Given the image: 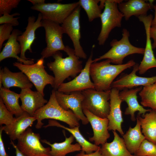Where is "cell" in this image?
I'll list each match as a JSON object with an SVG mask.
<instances>
[{"instance_id":"4316f807","label":"cell","mask_w":156,"mask_h":156,"mask_svg":"<svg viewBox=\"0 0 156 156\" xmlns=\"http://www.w3.org/2000/svg\"><path fill=\"white\" fill-rule=\"evenodd\" d=\"M51 126L61 128L69 131L81 146L82 151L86 154L90 153L100 150V146L90 143L85 139L79 131V126L73 128H68L61 124L55 120L50 119L48 120V124L43 127L46 128Z\"/></svg>"},{"instance_id":"6da1fadb","label":"cell","mask_w":156,"mask_h":156,"mask_svg":"<svg viewBox=\"0 0 156 156\" xmlns=\"http://www.w3.org/2000/svg\"><path fill=\"white\" fill-rule=\"evenodd\" d=\"M64 51L68 55L67 57L63 58L62 53L57 51L52 56L54 61L47 64L49 69L54 74L53 88L55 90L65 79L69 77H75L83 69L82 61L76 55L74 49L66 45Z\"/></svg>"},{"instance_id":"f1b7e54d","label":"cell","mask_w":156,"mask_h":156,"mask_svg":"<svg viewBox=\"0 0 156 156\" xmlns=\"http://www.w3.org/2000/svg\"><path fill=\"white\" fill-rule=\"evenodd\" d=\"M142 116H138L137 117L140 122L142 132L146 139L156 144V112L151 110Z\"/></svg>"},{"instance_id":"60d3db41","label":"cell","mask_w":156,"mask_h":156,"mask_svg":"<svg viewBox=\"0 0 156 156\" xmlns=\"http://www.w3.org/2000/svg\"><path fill=\"white\" fill-rule=\"evenodd\" d=\"M10 144H11L15 150L16 156H25L19 150L17 146L12 140H11Z\"/></svg>"},{"instance_id":"44dd1931","label":"cell","mask_w":156,"mask_h":156,"mask_svg":"<svg viewBox=\"0 0 156 156\" xmlns=\"http://www.w3.org/2000/svg\"><path fill=\"white\" fill-rule=\"evenodd\" d=\"M153 0L147 2L144 0H129L118 4L119 11L126 21L132 16L138 17L140 16L147 15L148 11L153 8Z\"/></svg>"},{"instance_id":"8d00e7d4","label":"cell","mask_w":156,"mask_h":156,"mask_svg":"<svg viewBox=\"0 0 156 156\" xmlns=\"http://www.w3.org/2000/svg\"><path fill=\"white\" fill-rule=\"evenodd\" d=\"M18 13L16 12L11 14H5L0 17V24H9L13 26L18 25L19 24L18 19L20 17L14 18L16 16L20 15Z\"/></svg>"},{"instance_id":"7a4b0ae2","label":"cell","mask_w":156,"mask_h":156,"mask_svg":"<svg viewBox=\"0 0 156 156\" xmlns=\"http://www.w3.org/2000/svg\"><path fill=\"white\" fill-rule=\"evenodd\" d=\"M111 63L109 60L106 59L91 64L90 76L96 90H111V84L116 78L124 70L133 67L136 64L133 60L120 65L112 64Z\"/></svg>"},{"instance_id":"1f68e13d","label":"cell","mask_w":156,"mask_h":156,"mask_svg":"<svg viewBox=\"0 0 156 156\" xmlns=\"http://www.w3.org/2000/svg\"><path fill=\"white\" fill-rule=\"evenodd\" d=\"M78 2L79 5L85 11L89 22L100 18L103 9L98 4L100 0H79Z\"/></svg>"},{"instance_id":"74e56055","label":"cell","mask_w":156,"mask_h":156,"mask_svg":"<svg viewBox=\"0 0 156 156\" xmlns=\"http://www.w3.org/2000/svg\"><path fill=\"white\" fill-rule=\"evenodd\" d=\"M3 130V126L0 127V156H9L6 153L3 142L2 134Z\"/></svg>"},{"instance_id":"277c9868","label":"cell","mask_w":156,"mask_h":156,"mask_svg":"<svg viewBox=\"0 0 156 156\" xmlns=\"http://www.w3.org/2000/svg\"><path fill=\"white\" fill-rule=\"evenodd\" d=\"M129 31L126 29L122 30V37L118 40H113L110 42L111 48L102 55L93 60L96 62L103 59H108L111 63L116 65L122 64L123 60L127 56L134 54L144 55V48L134 46L130 42Z\"/></svg>"},{"instance_id":"d6986e66","label":"cell","mask_w":156,"mask_h":156,"mask_svg":"<svg viewBox=\"0 0 156 156\" xmlns=\"http://www.w3.org/2000/svg\"><path fill=\"white\" fill-rule=\"evenodd\" d=\"M20 94L22 109L31 116H33L35 112L48 102L41 93L30 88L21 89Z\"/></svg>"},{"instance_id":"8fae6325","label":"cell","mask_w":156,"mask_h":156,"mask_svg":"<svg viewBox=\"0 0 156 156\" xmlns=\"http://www.w3.org/2000/svg\"><path fill=\"white\" fill-rule=\"evenodd\" d=\"M81 7L79 6L62 24L64 34L71 40L76 55L79 58L86 59L87 56L81 45L80 22Z\"/></svg>"},{"instance_id":"d4e9b609","label":"cell","mask_w":156,"mask_h":156,"mask_svg":"<svg viewBox=\"0 0 156 156\" xmlns=\"http://www.w3.org/2000/svg\"><path fill=\"white\" fill-rule=\"evenodd\" d=\"M63 132L65 139L62 142L51 144L45 139L41 140L42 142L51 146L50 152L51 156H66L68 153L81 150V147L78 143L74 144H72L75 138L73 135L71 134L69 137L67 138L64 130H63Z\"/></svg>"},{"instance_id":"9a60e30c","label":"cell","mask_w":156,"mask_h":156,"mask_svg":"<svg viewBox=\"0 0 156 156\" xmlns=\"http://www.w3.org/2000/svg\"><path fill=\"white\" fill-rule=\"evenodd\" d=\"M139 64H136L133 66L132 71L129 74L122 75L116 81H113L111 88H115L120 90L125 89H130L140 86L143 87L153 84L156 82V75L151 77H143L137 76L136 73L138 71Z\"/></svg>"},{"instance_id":"ffe728a7","label":"cell","mask_w":156,"mask_h":156,"mask_svg":"<svg viewBox=\"0 0 156 156\" xmlns=\"http://www.w3.org/2000/svg\"><path fill=\"white\" fill-rule=\"evenodd\" d=\"M142 88V87L140 86L135 88L125 89L119 93L120 98L122 101L126 102L128 105L124 113L126 115H130L131 119L133 121L136 120L135 116L136 112H138V116H140L141 114L144 115L146 112L151 110L144 108L138 101L137 94Z\"/></svg>"},{"instance_id":"cb8c5ba5","label":"cell","mask_w":156,"mask_h":156,"mask_svg":"<svg viewBox=\"0 0 156 156\" xmlns=\"http://www.w3.org/2000/svg\"><path fill=\"white\" fill-rule=\"evenodd\" d=\"M36 118L24 112L21 116L15 117L14 122L8 126H3V131L9 137L11 140L14 141L27 129L31 127Z\"/></svg>"},{"instance_id":"9c48e42d","label":"cell","mask_w":156,"mask_h":156,"mask_svg":"<svg viewBox=\"0 0 156 156\" xmlns=\"http://www.w3.org/2000/svg\"><path fill=\"white\" fill-rule=\"evenodd\" d=\"M79 5L78 1L66 4L45 3L33 5L31 9L39 12L42 14L43 20L62 24Z\"/></svg>"},{"instance_id":"d6a6232c","label":"cell","mask_w":156,"mask_h":156,"mask_svg":"<svg viewBox=\"0 0 156 156\" xmlns=\"http://www.w3.org/2000/svg\"><path fill=\"white\" fill-rule=\"evenodd\" d=\"M134 155L137 156H156V144L145 139Z\"/></svg>"},{"instance_id":"5b68a950","label":"cell","mask_w":156,"mask_h":156,"mask_svg":"<svg viewBox=\"0 0 156 156\" xmlns=\"http://www.w3.org/2000/svg\"><path fill=\"white\" fill-rule=\"evenodd\" d=\"M122 1V0H105L104 10L100 17L101 27L97 38L99 45H104L113 29L121 27L124 16L118 9V4Z\"/></svg>"},{"instance_id":"ba28073f","label":"cell","mask_w":156,"mask_h":156,"mask_svg":"<svg viewBox=\"0 0 156 156\" xmlns=\"http://www.w3.org/2000/svg\"><path fill=\"white\" fill-rule=\"evenodd\" d=\"M42 27L45 31L46 47L42 51V57L44 59L53 56L56 52L64 51L63 35L64 32L60 24L48 20H42Z\"/></svg>"},{"instance_id":"e0dca14e","label":"cell","mask_w":156,"mask_h":156,"mask_svg":"<svg viewBox=\"0 0 156 156\" xmlns=\"http://www.w3.org/2000/svg\"><path fill=\"white\" fill-rule=\"evenodd\" d=\"M83 111L93 130V135L89 138V141L94 142V144L97 146L106 142L110 136L108 130L109 121L108 118L99 117L86 109H83Z\"/></svg>"},{"instance_id":"b9f144b4","label":"cell","mask_w":156,"mask_h":156,"mask_svg":"<svg viewBox=\"0 0 156 156\" xmlns=\"http://www.w3.org/2000/svg\"><path fill=\"white\" fill-rule=\"evenodd\" d=\"M153 8L155 10V16L152 21L151 27H156V4L154 5Z\"/></svg>"},{"instance_id":"ee69618b","label":"cell","mask_w":156,"mask_h":156,"mask_svg":"<svg viewBox=\"0 0 156 156\" xmlns=\"http://www.w3.org/2000/svg\"><path fill=\"white\" fill-rule=\"evenodd\" d=\"M133 156H137L134 155Z\"/></svg>"},{"instance_id":"5bb4252c","label":"cell","mask_w":156,"mask_h":156,"mask_svg":"<svg viewBox=\"0 0 156 156\" xmlns=\"http://www.w3.org/2000/svg\"><path fill=\"white\" fill-rule=\"evenodd\" d=\"M138 18L139 20L144 24L146 36V44L144 57L138 66L139 73L140 74L142 75L150 68H156V59L153 53L150 35V30L153 16L150 14L146 16H140Z\"/></svg>"},{"instance_id":"4fadbf2b","label":"cell","mask_w":156,"mask_h":156,"mask_svg":"<svg viewBox=\"0 0 156 156\" xmlns=\"http://www.w3.org/2000/svg\"><path fill=\"white\" fill-rule=\"evenodd\" d=\"M55 95L57 102L62 108L72 111L83 125L89 122L83 111L82 103L84 96L82 92H74L67 94L55 90Z\"/></svg>"},{"instance_id":"8992f818","label":"cell","mask_w":156,"mask_h":156,"mask_svg":"<svg viewBox=\"0 0 156 156\" xmlns=\"http://www.w3.org/2000/svg\"><path fill=\"white\" fill-rule=\"evenodd\" d=\"M111 90L98 91L88 89L82 91L84 98L82 103V109H86L102 118H107L110 110Z\"/></svg>"},{"instance_id":"7402d4cb","label":"cell","mask_w":156,"mask_h":156,"mask_svg":"<svg viewBox=\"0 0 156 156\" xmlns=\"http://www.w3.org/2000/svg\"><path fill=\"white\" fill-rule=\"evenodd\" d=\"M22 34V32L18 29H13L10 37L5 43L3 50L0 53V62L10 57L15 58L17 62L24 64L30 65L34 64V60H23L18 55L21 51V46L17 41L18 37Z\"/></svg>"},{"instance_id":"e575fe53","label":"cell","mask_w":156,"mask_h":156,"mask_svg":"<svg viewBox=\"0 0 156 156\" xmlns=\"http://www.w3.org/2000/svg\"><path fill=\"white\" fill-rule=\"evenodd\" d=\"M20 0H0V16L5 14H10L12 10L17 7Z\"/></svg>"},{"instance_id":"3957f363","label":"cell","mask_w":156,"mask_h":156,"mask_svg":"<svg viewBox=\"0 0 156 156\" xmlns=\"http://www.w3.org/2000/svg\"><path fill=\"white\" fill-rule=\"evenodd\" d=\"M55 91L54 89L52 90L48 102L34 113L33 116L37 120L36 128H41L44 125L42 121L45 119L63 122L68 125L70 128L79 126V120L73 112L70 109L65 110L59 105L56 98Z\"/></svg>"},{"instance_id":"ac0fdd59","label":"cell","mask_w":156,"mask_h":156,"mask_svg":"<svg viewBox=\"0 0 156 156\" xmlns=\"http://www.w3.org/2000/svg\"><path fill=\"white\" fill-rule=\"evenodd\" d=\"M119 90L115 88L111 89L110 96V110L107 117L109 122V131L117 130L122 136L124 134L121 125L123 122L121 104L122 101L119 96Z\"/></svg>"},{"instance_id":"2e32d148","label":"cell","mask_w":156,"mask_h":156,"mask_svg":"<svg viewBox=\"0 0 156 156\" xmlns=\"http://www.w3.org/2000/svg\"><path fill=\"white\" fill-rule=\"evenodd\" d=\"M42 18L40 13H39L36 20L34 16L29 17L27 25L25 31L18 37L17 41L21 48L20 57L22 59L25 60L32 59L26 58L25 53L27 50H29L31 53L32 52L31 46L36 38L35 32L37 29L42 27Z\"/></svg>"},{"instance_id":"603a6c76","label":"cell","mask_w":156,"mask_h":156,"mask_svg":"<svg viewBox=\"0 0 156 156\" xmlns=\"http://www.w3.org/2000/svg\"><path fill=\"white\" fill-rule=\"evenodd\" d=\"M0 74L2 76V83L3 87L9 89L17 87L21 89L31 88L33 83L27 76L22 71L12 72L6 66L0 69Z\"/></svg>"},{"instance_id":"f546056e","label":"cell","mask_w":156,"mask_h":156,"mask_svg":"<svg viewBox=\"0 0 156 156\" xmlns=\"http://www.w3.org/2000/svg\"><path fill=\"white\" fill-rule=\"evenodd\" d=\"M0 96L8 109L16 117L23 114L24 112L19 103L20 94L2 87L0 90Z\"/></svg>"},{"instance_id":"f35d334b","label":"cell","mask_w":156,"mask_h":156,"mask_svg":"<svg viewBox=\"0 0 156 156\" xmlns=\"http://www.w3.org/2000/svg\"><path fill=\"white\" fill-rule=\"evenodd\" d=\"M150 35L151 38H153V42L152 44L153 49L156 48V27H151L150 30Z\"/></svg>"},{"instance_id":"7c38bea8","label":"cell","mask_w":156,"mask_h":156,"mask_svg":"<svg viewBox=\"0 0 156 156\" xmlns=\"http://www.w3.org/2000/svg\"><path fill=\"white\" fill-rule=\"evenodd\" d=\"M92 51L84 67L79 75L73 80L63 83L58 87L57 90L65 94L74 92H82L88 89H94V84L90 78V67L93 62Z\"/></svg>"},{"instance_id":"30bf717a","label":"cell","mask_w":156,"mask_h":156,"mask_svg":"<svg viewBox=\"0 0 156 156\" xmlns=\"http://www.w3.org/2000/svg\"><path fill=\"white\" fill-rule=\"evenodd\" d=\"M40 138L39 133H34L29 128L18 138L16 146L25 156H51V148L44 147Z\"/></svg>"},{"instance_id":"d590c367","label":"cell","mask_w":156,"mask_h":156,"mask_svg":"<svg viewBox=\"0 0 156 156\" xmlns=\"http://www.w3.org/2000/svg\"><path fill=\"white\" fill-rule=\"evenodd\" d=\"M13 26L9 24H4L0 26V50L2 47L4 42L8 40L13 31Z\"/></svg>"},{"instance_id":"7bdbcfd3","label":"cell","mask_w":156,"mask_h":156,"mask_svg":"<svg viewBox=\"0 0 156 156\" xmlns=\"http://www.w3.org/2000/svg\"><path fill=\"white\" fill-rule=\"evenodd\" d=\"M28 1L31 2L33 5H40L45 3L44 0H28Z\"/></svg>"},{"instance_id":"ab89813d","label":"cell","mask_w":156,"mask_h":156,"mask_svg":"<svg viewBox=\"0 0 156 156\" xmlns=\"http://www.w3.org/2000/svg\"><path fill=\"white\" fill-rule=\"evenodd\" d=\"M75 156H102L99 150L89 154H86L82 151Z\"/></svg>"},{"instance_id":"83f0119b","label":"cell","mask_w":156,"mask_h":156,"mask_svg":"<svg viewBox=\"0 0 156 156\" xmlns=\"http://www.w3.org/2000/svg\"><path fill=\"white\" fill-rule=\"evenodd\" d=\"M135 126L133 128L131 127L123 136L126 148L131 154H135L141 144L145 139L141 130L140 122L137 118Z\"/></svg>"},{"instance_id":"52a82bcc","label":"cell","mask_w":156,"mask_h":156,"mask_svg":"<svg viewBox=\"0 0 156 156\" xmlns=\"http://www.w3.org/2000/svg\"><path fill=\"white\" fill-rule=\"evenodd\" d=\"M44 58L42 57L37 62L30 65H26L15 62L13 65L24 73L35 86L37 91L44 96V90L47 85L50 84L53 88L54 77L46 72L44 65Z\"/></svg>"},{"instance_id":"4dcf8cb0","label":"cell","mask_w":156,"mask_h":156,"mask_svg":"<svg viewBox=\"0 0 156 156\" xmlns=\"http://www.w3.org/2000/svg\"><path fill=\"white\" fill-rule=\"evenodd\" d=\"M139 94L142 106L150 107L156 112V82L143 87Z\"/></svg>"},{"instance_id":"f6af8a7d","label":"cell","mask_w":156,"mask_h":156,"mask_svg":"<svg viewBox=\"0 0 156 156\" xmlns=\"http://www.w3.org/2000/svg\"></svg>"},{"instance_id":"836d02e7","label":"cell","mask_w":156,"mask_h":156,"mask_svg":"<svg viewBox=\"0 0 156 156\" xmlns=\"http://www.w3.org/2000/svg\"><path fill=\"white\" fill-rule=\"evenodd\" d=\"M13 114L7 109L2 99L0 98V125L4 124L6 126L12 124L14 121L15 118Z\"/></svg>"},{"instance_id":"484cf974","label":"cell","mask_w":156,"mask_h":156,"mask_svg":"<svg viewBox=\"0 0 156 156\" xmlns=\"http://www.w3.org/2000/svg\"><path fill=\"white\" fill-rule=\"evenodd\" d=\"M114 139L109 143L101 145L99 151L102 156H133L128 150L123 138L113 131Z\"/></svg>"}]
</instances>
